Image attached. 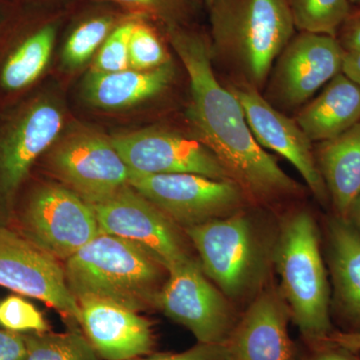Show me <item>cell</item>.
I'll return each mask as SVG.
<instances>
[{
    "label": "cell",
    "mask_w": 360,
    "mask_h": 360,
    "mask_svg": "<svg viewBox=\"0 0 360 360\" xmlns=\"http://www.w3.org/2000/svg\"><path fill=\"white\" fill-rule=\"evenodd\" d=\"M167 33L188 75L187 117L196 139L217 156L246 196L264 201L297 193L295 180L258 144L238 97L215 77L206 40L172 25Z\"/></svg>",
    "instance_id": "1"
},
{
    "label": "cell",
    "mask_w": 360,
    "mask_h": 360,
    "mask_svg": "<svg viewBox=\"0 0 360 360\" xmlns=\"http://www.w3.org/2000/svg\"><path fill=\"white\" fill-rule=\"evenodd\" d=\"M65 262L66 281L77 300L101 298L135 312L158 307L168 276L144 251L103 231Z\"/></svg>",
    "instance_id": "2"
},
{
    "label": "cell",
    "mask_w": 360,
    "mask_h": 360,
    "mask_svg": "<svg viewBox=\"0 0 360 360\" xmlns=\"http://www.w3.org/2000/svg\"><path fill=\"white\" fill-rule=\"evenodd\" d=\"M210 8L212 53L259 90L295 32L288 0H215Z\"/></svg>",
    "instance_id": "3"
},
{
    "label": "cell",
    "mask_w": 360,
    "mask_h": 360,
    "mask_svg": "<svg viewBox=\"0 0 360 360\" xmlns=\"http://www.w3.org/2000/svg\"><path fill=\"white\" fill-rule=\"evenodd\" d=\"M274 260L281 276V293L291 319L317 349L335 333L331 296L322 258L319 231L309 212H298L284 221L274 245Z\"/></svg>",
    "instance_id": "4"
},
{
    "label": "cell",
    "mask_w": 360,
    "mask_h": 360,
    "mask_svg": "<svg viewBox=\"0 0 360 360\" xmlns=\"http://www.w3.org/2000/svg\"><path fill=\"white\" fill-rule=\"evenodd\" d=\"M184 232L200 255L206 276L229 300H240L262 285L270 250L248 213L239 210Z\"/></svg>",
    "instance_id": "5"
},
{
    "label": "cell",
    "mask_w": 360,
    "mask_h": 360,
    "mask_svg": "<svg viewBox=\"0 0 360 360\" xmlns=\"http://www.w3.org/2000/svg\"><path fill=\"white\" fill-rule=\"evenodd\" d=\"M90 205L101 231L132 243L167 271L193 259L184 229L129 184Z\"/></svg>",
    "instance_id": "6"
},
{
    "label": "cell",
    "mask_w": 360,
    "mask_h": 360,
    "mask_svg": "<svg viewBox=\"0 0 360 360\" xmlns=\"http://www.w3.org/2000/svg\"><path fill=\"white\" fill-rule=\"evenodd\" d=\"M129 184L184 231L238 212L246 196L233 181L193 174H149L129 169Z\"/></svg>",
    "instance_id": "7"
},
{
    "label": "cell",
    "mask_w": 360,
    "mask_h": 360,
    "mask_svg": "<svg viewBox=\"0 0 360 360\" xmlns=\"http://www.w3.org/2000/svg\"><path fill=\"white\" fill-rule=\"evenodd\" d=\"M156 307L186 326L200 343L226 342L236 324L229 298L208 281L194 258L168 270Z\"/></svg>",
    "instance_id": "8"
},
{
    "label": "cell",
    "mask_w": 360,
    "mask_h": 360,
    "mask_svg": "<svg viewBox=\"0 0 360 360\" xmlns=\"http://www.w3.org/2000/svg\"><path fill=\"white\" fill-rule=\"evenodd\" d=\"M21 225L23 236L59 262L70 259L101 232L91 205L75 191L53 184L32 194Z\"/></svg>",
    "instance_id": "9"
},
{
    "label": "cell",
    "mask_w": 360,
    "mask_h": 360,
    "mask_svg": "<svg viewBox=\"0 0 360 360\" xmlns=\"http://www.w3.org/2000/svg\"><path fill=\"white\" fill-rule=\"evenodd\" d=\"M0 286L37 298L80 326V307L58 258L18 232L0 226Z\"/></svg>",
    "instance_id": "10"
},
{
    "label": "cell",
    "mask_w": 360,
    "mask_h": 360,
    "mask_svg": "<svg viewBox=\"0 0 360 360\" xmlns=\"http://www.w3.org/2000/svg\"><path fill=\"white\" fill-rule=\"evenodd\" d=\"M129 169L141 174H193L232 181L231 175L198 139L162 130H142L110 139Z\"/></svg>",
    "instance_id": "11"
},
{
    "label": "cell",
    "mask_w": 360,
    "mask_h": 360,
    "mask_svg": "<svg viewBox=\"0 0 360 360\" xmlns=\"http://www.w3.org/2000/svg\"><path fill=\"white\" fill-rule=\"evenodd\" d=\"M345 54L336 37L302 32L291 39L276 59L274 98L288 108L304 103L342 72Z\"/></svg>",
    "instance_id": "12"
},
{
    "label": "cell",
    "mask_w": 360,
    "mask_h": 360,
    "mask_svg": "<svg viewBox=\"0 0 360 360\" xmlns=\"http://www.w3.org/2000/svg\"><path fill=\"white\" fill-rule=\"evenodd\" d=\"M51 165L59 179L92 205L129 184V167L110 141L96 134H78L58 146Z\"/></svg>",
    "instance_id": "13"
},
{
    "label": "cell",
    "mask_w": 360,
    "mask_h": 360,
    "mask_svg": "<svg viewBox=\"0 0 360 360\" xmlns=\"http://www.w3.org/2000/svg\"><path fill=\"white\" fill-rule=\"evenodd\" d=\"M243 105L246 120L255 139L262 148L271 149L290 161L307 182L322 205L329 195L317 165L312 141L296 120H290L274 108L259 94L248 85L229 87Z\"/></svg>",
    "instance_id": "14"
},
{
    "label": "cell",
    "mask_w": 360,
    "mask_h": 360,
    "mask_svg": "<svg viewBox=\"0 0 360 360\" xmlns=\"http://www.w3.org/2000/svg\"><path fill=\"white\" fill-rule=\"evenodd\" d=\"M290 312L281 290L262 291L226 340L231 360H295L288 335Z\"/></svg>",
    "instance_id": "15"
},
{
    "label": "cell",
    "mask_w": 360,
    "mask_h": 360,
    "mask_svg": "<svg viewBox=\"0 0 360 360\" xmlns=\"http://www.w3.org/2000/svg\"><path fill=\"white\" fill-rule=\"evenodd\" d=\"M80 326L101 359L130 360L150 354L155 345L148 319L101 298L78 300Z\"/></svg>",
    "instance_id": "16"
},
{
    "label": "cell",
    "mask_w": 360,
    "mask_h": 360,
    "mask_svg": "<svg viewBox=\"0 0 360 360\" xmlns=\"http://www.w3.org/2000/svg\"><path fill=\"white\" fill-rule=\"evenodd\" d=\"M63 115L54 105L37 104L0 148V193L13 195L30 167L60 132Z\"/></svg>",
    "instance_id": "17"
},
{
    "label": "cell",
    "mask_w": 360,
    "mask_h": 360,
    "mask_svg": "<svg viewBox=\"0 0 360 360\" xmlns=\"http://www.w3.org/2000/svg\"><path fill=\"white\" fill-rule=\"evenodd\" d=\"M333 302L350 328L360 333V233L347 219L333 214L326 224Z\"/></svg>",
    "instance_id": "18"
},
{
    "label": "cell",
    "mask_w": 360,
    "mask_h": 360,
    "mask_svg": "<svg viewBox=\"0 0 360 360\" xmlns=\"http://www.w3.org/2000/svg\"><path fill=\"white\" fill-rule=\"evenodd\" d=\"M315 158L335 214L347 219L360 194V122L335 139L319 142Z\"/></svg>",
    "instance_id": "19"
},
{
    "label": "cell",
    "mask_w": 360,
    "mask_h": 360,
    "mask_svg": "<svg viewBox=\"0 0 360 360\" xmlns=\"http://www.w3.org/2000/svg\"><path fill=\"white\" fill-rule=\"evenodd\" d=\"M360 122V86L341 72L296 117L311 141H326Z\"/></svg>",
    "instance_id": "20"
},
{
    "label": "cell",
    "mask_w": 360,
    "mask_h": 360,
    "mask_svg": "<svg viewBox=\"0 0 360 360\" xmlns=\"http://www.w3.org/2000/svg\"><path fill=\"white\" fill-rule=\"evenodd\" d=\"M174 75L170 61L151 70H127L111 73H90L85 96L97 108H127L158 96L167 89Z\"/></svg>",
    "instance_id": "21"
},
{
    "label": "cell",
    "mask_w": 360,
    "mask_h": 360,
    "mask_svg": "<svg viewBox=\"0 0 360 360\" xmlns=\"http://www.w3.org/2000/svg\"><path fill=\"white\" fill-rule=\"evenodd\" d=\"M56 37L53 25L39 28L18 47L6 61L1 82L7 89H25L32 84L49 65Z\"/></svg>",
    "instance_id": "22"
},
{
    "label": "cell",
    "mask_w": 360,
    "mask_h": 360,
    "mask_svg": "<svg viewBox=\"0 0 360 360\" xmlns=\"http://www.w3.org/2000/svg\"><path fill=\"white\" fill-rule=\"evenodd\" d=\"M26 345L25 360H101L86 336L72 329L65 333H23Z\"/></svg>",
    "instance_id": "23"
},
{
    "label": "cell",
    "mask_w": 360,
    "mask_h": 360,
    "mask_svg": "<svg viewBox=\"0 0 360 360\" xmlns=\"http://www.w3.org/2000/svg\"><path fill=\"white\" fill-rule=\"evenodd\" d=\"M288 4L298 30L333 37L352 11L348 0H288Z\"/></svg>",
    "instance_id": "24"
},
{
    "label": "cell",
    "mask_w": 360,
    "mask_h": 360,
    "mask_svg": "<svg viewBox=\"0 0 360 360\" xmlns=\"http://www.w3.org/2000/svg\"><path fill=\"white\" fill-rule=\"evenodd\" d=\"M115 28V20L110 16H96L80 23L66 41L63 51L65 65L70 68L84 65Z\"/></svg>",
    "instance_id": "25"
},
{
    "label": "cell",
    "mask_w": 360,
    "mask_h": 360,
    "mask_svg": "<svg viewBox=\"0 0 360 360\" xmlns=\"http://www.w3.org/2000/svg\"><path fill=\"white\" fill-rule=\"evenodd\" d=\"M135 25V21H127L115 26L99 49L91 72L111 73L129 70V45Z\"/></svg>",
    "instance_id": "26"
},
{
    "label": "cell",
    "mask_w": 360,
    "mask_h": 360,
    "mask_svg": "<svg viewBox=\"0 0 360 360\" xmlns=\"http://www.w3.org/2000/svg\"><path fill=\"white\" fill-rule=\"evenodd\" d=\"M130 68L151 70L169 61L156 33L144 23L136 22L129 39Z\"/></svg>",
    "instance_id": "27"
},
{
    "label": "cell",
    "mask_w": 360,
    "mask_h": 360,
    "mask_svg": "<svg viewBox=\"0 0 360 360\" xmlns=\"http://www.w3.org/2000/svg\"><path fill=\"white\" fill-rule=\"evenodd\" d=\"M0 324L14 333H46L44 315L25 298L11 295L0 304Z\"/></svg>",
    "instance_id": "28"
},
{
    "label": "cell",
    "mask_w": 360,
    "mask_h": 360,
    "mask_svg": "<svg viewBox=\"0 0 360 360\" xmlns=\"http://www.w3.org/2000/svg\"><path fill=\"white\" fill-rule=\"evenodd\" d=\"M130 360H231L225 343H200L179 354H160L136 357Z\"/></svg>",
    "instance_id": "29"
},
{
    "label": "cell",
    "mask_w": 360,
    "mask_h": 360,
    "mask_svg": "<svg viewBox=\"0 0 360 360\" xmlns=\"http://www.w3.org/2000/svg\"><path fill=\"white\" fill-rule=\"evenodd\" d=\"M336 39L347 53L360 51V6L352 9Z\"/></svg>",
    "instance_id": "30"
},
{
    "label": "cell",
    "mask_w": 360,
    "mask_h": 360,
    "mask_svg": "<svg viewBox=\"0 0 360 360\" xmlns=\"http://www.w3.org/2000/svg\"><path fill=\"white\" fill-rule=\"evenodd\" d=\"M26 345L23 333L0 330V360H25Z\"/></svg>",
    "instance_id": "31"
},
{
    "label": "cell",
    "mask_w": 360,
    "mask_h": 360,
    "mask_svg": "<svg viewBox=\"0 0 360 360\" xmlns=\"http://www.w3.org/2000/svg\"><path fill=\"white\" fill-rule=\"evenodd\" d=\"M328 345L345 348L352 352H360V333L335 331L326 340Z\"/></svg>",
    "instance_id": "32"
},
{
    "label": "cell",
    "mask_w": 360,
    "mask_h": 360,
    "mask_svg": "<svg viewBox=\"0 0 360 360\" xmlns=\"http://www.w3.org/2000/svg\"><path fill=\"white\" fill-rule=\"evenodd\" d=\"M317 350L319 352L312 360H359L354 356L356 352L335 345H328Z\"/></svg>",
    "instance_id": "33"
},
{
    "label": "cell",
    "mask_w": 360,
    "mask_h": 360,
    "mask_svg": "<svg viewBox=\"0 0 360 360\" xmlns=\"http://www.w3.org/2000/svg\"><path fill=\"white\" fill-rule=\"evenodd\" d=\"M342 72L360 86V51L345 54Z\"/></svg>",
    "instance_id": "34"
},
{
    "label": "cell",
    "mask_w": 360,
    "mask_h": 360,
    "mask_svg": "<svg viewBox=\"0 0 360 360\" xmlns=\"http://www.w3.org/2000/svg\"><path fill=\"white\" fill-rule=\"evenodd\" d=\"M347 220L360 233V194L350 210Z\"/></svg>",
    "instance_id": "35"
},
{
    "label": "cell",
    "mask_w": 360,
    "mask_h": 360,
    "mask_svg": "<svg viewBox=\"0 0 360 360\" xmlns=\"http://www.w3.org/2000/svg\"><path fill=\"white\" fill-rule=\"evenodd\" d=\"M120 4H127V6L153 7L160 4L161 0H113Z\"/></svg>",
    "instance_id": "36"
},
{
    "label": "cell",
    "mask_w": 360,
    "mask_h": 360,
    "mask_svg": "<svg viewBox=\"0 0 360 360\" xmlns=\"http://www.w3.org/2000/svg\"><path fill=\"white\" fill-rule=\"evenodd\" d=\"M352 4H354V6H360V0H348Z\"/></svg>",
    "instance_id": "37"
},
{
    "label": "cell",
    "mask_w": 360,
    "mask_h": 360,
    "mask_svg": "<svg viewBox=\"0 0 360 360\" xmlns=\"http://www.w3.org/2000/svg\"><path fill=\"white\" fill-rule=\"evenodd\" d=\"M205 1L206 2V4H207V6L210 7L212 6L213 2H214L215 0H205Z\"/></svg>",
    "instance_id": "38"
}]
</instances>
